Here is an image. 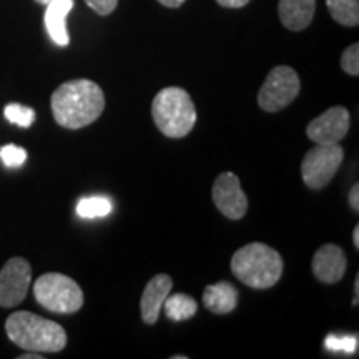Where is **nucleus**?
Listing matches in <instances>:
<instances>
[{
	"mask_svg": "<svg viewBox=\"0 0 359 359\" xmlns=\"http://www.w3.org/2000/svg\"><path fill=\"white\" fill-rule=\"evenodd\" d=\"M163 308L167 318L172 321H187L198 311V304L195 299L183 293L168 294L163 302Z\"/></svg>",
	"mask_w": 359,
	"mask_h": 359,
	"instance_id": "dca6fc26",
	"label": "nucleus"
},
{
	"mask_svg": "<svg viewBox=\"0 0 359 359\" xmlns=\"http://www.w3.org/2000/svg\"><path fill=\"white\" fill-rule=\"evenodd\" d=\"M172 286L173 281L168 275H156L148 281L140 302V313L147 325H155L158 321L163 302L172 291Z\"/></svg>",
	"mask_w": 359,
	"mask_h": 359,
	"instance_id": "f8f14e48",
	"label": "nucleus"
},
{
	"mask_svg": "<svg viewBox=\"0 0 359 359\" xmlns=\"http://www.w3.org/2000/svg\"><path fill=\"white\" fill-rule=\"evenodd\" d=\"M353 243L356 248H359V226L358 224L354 226V231H353Z\"/></svg>",
	"mask_w": 359,
	"mask_h": 359,
	"instance_id": "bb28decb",
	"label": "nucleus"
},
{
	"mask_svg": "<svg viewBox=\"0 0 359 359\" xmlns=\"http://www.w3.org/2000/svg\"><path fill=\"white\" fill-rule=\"evenodd\" d=\"M158 2L161 4V6H165L168 8H178V7H182L187 0H158Z\"/></svg>",
	"mask_w": 359,
	"mask_h": 359,
	"instance_id": "a878e982",
	"label": "nucleus"
},
{
	"mask_svg": "<svg viewBox=\"0 0 359 359\" xmlns=\"http://www.w3.org/2000/svg\"><path fill=\"white\" fill-rule=\"evenodd\" d=\"M212 196L218 212L230 219H241L248 210V198L241 188L240 178L233 172L218 175L213 183Z\"/></svg>",
	"mask_w": 359,
	"mask_h": 359,
	"instance_id": "1a4fd4ad",
	"label": "nucleus"
},
{
	"mask_svg": "<svg viewBox=\"0 0 359 359\" xmlns=\"http://www.w3.org/2000/svg\"><path fill=\"white\" fill-rule=\"evenodd\" d=\"M358 296H359V276H356V283H354V302H353L354 306L358 304Z\"/></svg>",
	"mask_w": 359,
	"mask_h": 359,
	"instance_id": "cd10ccee",
	"label": "nucleus"
},
{
	"mask_svg": "<svg viewBox=\"0 0 359 359\" xmlns=\"http://www.w3.org/2000/svg\"><path fill=\"white\" fill-rule=\"evenodd\" d=\"M299 90H302V82H299L298 74L291 67H275L268 74L263 87L259 88V109L268 114L286 109L299 95Z\"/></svg>",
	"mask_w": 359,
	"mask_h": 359,
	"instance_id": "423d86ee",
	"label": "nucleus"
},
{
	"mask_svg": "<svg viewBox=\"0 0 359 359\" xmlns=\"http://www.w3.org/2000/svg\"><path fill=\"white\" fill-rule=\"evenodd\" d=\"M34 296L40 306L57 314L77 313L83 306V291L77 281L62 273H47L34 283Z\"/></svg>",
	"mask_w": 359,
	"mask_h": 359,
	"instance_id": "39448f33",
	"label": "nucleus"
},
{
	"mask_svg": "<svg viewBox=\"0 0 359 359\" xmlns=\"http://www.w3.org/2000/svg\"><path fill=\"white\" fill-rule=\"evenodd\" d=\"M314 276L326 285H334L343 280L348 268L346 253L338 245H323L314 255L311 263Z\"/></svg>",
	"mask_w": 359,
	"mask_h": 359,
	"instance_id": "9b49d317",
	"label": "nucleus"
},
{
	"mask_svg": "<svg viewBox=\"0 0 359 359\" xmlns=\"http://www.w3.org/2000/svg\"><path fill=\"white\" fill-rule=\"evenodd\" d=\"M326 7L334 22L344 27L359 25V2L358 0H326Z\"/></svg>",
	"mask_w": 359,
	"mask_h": 359,
	"instance_id": "f3484780",
	"label": "nucleus"
},
{
	"mask_svg": "<svg viewBox=\"0 0 359 359\" xmlns=\"http://www.w3.org/2000/svg\"><path fill=\"white\" fill-rule=\"evenodd\" d=\"M203 303L215 314L231 313L238 304V291L228 281L215 283L205 288Z\"/></svg>",
	"mask_w": 359,
	"mask_h": 359,
	"instance_id": "2eb2a0df",
	"label": "nucleus"
},
{
	"mask_svg": "<svg viewBox=\"0 0 359 359\" xmlns=\"http://www.w3.org/2000/svg\"><path fill=\"white\" fill-rule=\"evenodd\" d=\"M154 122L168 138H183L196 123V109L190 93L180 87L160 90L151 103Z\"/></svg>",
	"mask_w": 359,
	"mask_h": 359,
	"instance_id": "20e7f679",
	"label": "nucleus"
},
{
	"mask_svg": "<svg viewBox=\"0 0 359 359\" xmlns=\"http://www.w3.org/2000/svg\"><path fill=\"white\" fill-rule=\"evenodd\" d=\"M0 160L8 168H19L25 163L27 151L19 145H6L0 148Z\"/></svg>",
	"mask_w": 359,
	"mask_h": 359,
	"instance_id": "412c9836",
	"label": "nucleus"
},
{
	"mask_svg": "<svg viewBox=\"0 0 359 359\" xmlns=\"http://www.w3.org/2000/svg\"><path fill=\"white\" fill-rule=\"evenodd\" d=\"M32 281V268L27 259L11 258L0 269V306L15 308L25 299Z\"/></svg>",
	"mask_w": 359,
	"mask_h": 359,
	"instance_id": "6e6552de",
	"label": "nucleus"
},
{
	"mask_svg": "<svg viewBox=\"0 0 359 359\" xmlns=\"http://www.w3.org/2000/svg\"><path fill=\"white\" fill-rule=\"evenodd\" d=\"M341 67L351 77H358L359 75V45L353 43L349 45L346 50L341 55Z\"/></svg>",
	"mask_w": 359,
	"mask_h": 359,
	"instance_id": "4be33fe9",
	"label": "nucleus"
},
{
	"mask_svg": "<svg viewBox=\"0 0 359 359\" xmlns=\"http://www.w3.org/2000/svg\"><path fill=\"white\" fill-rule=\"evenodd\" d=\"M4 115L8 122L19 127H30L35 122V111L30 107H24L20 103H8L4 110Z\"/></svg>",
	"mask_w": 359,
	"mask_h": 359,
	"instance_id": "6ab92c4d",
	"label": "nucleus"
},
{
	"mask_svg": "<svg viewBox=\"0 0 359 359\" xmlns=\"http://www.w3.org/2000/svg\"><path fill=\"white\" fill-rule=\"evenodd\" d=\"M85 4L98 15H110L118 6V0H85Z\"/></svg>",
	"mask_w": 359,
	"mask_h": 359,
	"instance_id": "5701e85b",
	"label": "nucleus"
},
{
	"mask_svg": "<svg viewBox=\"0 0 359 359\" xmlns=\"http://www.w3.org/2000/svg\"><path fill=\"white\" fill-rule=\"evenodd\" d=\"M50 105L60 127L79 130L98 120L105 109V95L95 82L77 79L62 83L53 92Z\"/></svg>",
	"mask_w": 359,
	"mask_h": 359,
	"instance_id": "f257e3e1",
	"label": "nucleus"
},
{
	"mask_svg": "<svg viewBox=\"0 0 359 359\" xmlns=\"http://www.w3.org/2000/svg\"><path fill=\"white\" fill-rule=\"evenodd\" d=\"M43 356L42 354H24V356H20V359H42Z\"/></svg>",
	"mask_w": 359,
	"mask_h": 359,
	"instance_id": "c85d7f7f",
	"label": "nucleus"
},
{
	"mask_svg": "<svg viewBox=\"0 0 359 359\" xmlns=\"http://www.w3.org/2000/svg\"><path fill=\"white\" fill-rule=\"evenodd\" d=\"M314 11H316V0H280L278 4L281 24L293 32L304 30L311 24Z\"/></svg>",
	"mask_w": 359,
	"mask_h": 359,
	"instance_id": "4468645a",
	"label": "nucleus"
},
{
	"mask_svg": "<svg viewBox=\"0 0 359 359\" xmlns=\"http://www.w3.org/2000/svg\"><path fill=\"white\" fill-rule=\"evenodd\" d=\"M283 268L281 255L264 243L241 246L231 258L233 275L253 290L275 286L283 275Z\"/></svg>",
	"mask_w": 359,
	"mask_h": 359,
	"instance_id": "7ed1b4c3",
	"label": "nucleus"
},
{
	"mask_svg": "<svg viewBox=\"0 0 359 359\" xmlns=\"http://www.w3.org/2000/svg\"><path fill=\"white\" fill-rule=\"evenodd\" d=\"M111 208H114V205L107 196H87V198L79 201L77 215L83 219L102 218L110 215Z\"/></svg>",
	"mask_w": 359,
	"mask_h": 359,
	"instance_id": "a211bd4d",
	"label": "nucleus"
},
{
	"mask_svg": "<svg viewBox=\"0 0 359 359\" xmlns=\"http://www.w3.org/2000/svg\"><path fill=\"white\" fill-rule=\"evenodd\" d=\"M217 2L222 7H226V8H241L245 7L250 0H217Z\"/></svg>",
	"mask_w": 359,
	"mask_h": 359,
	"instance_id": "393cba45",
	"label": "nucleus"
},
{
	"mask_svg": "<svg viewBox=\"0 0 359 359\" xmlns=\"http://www.w3.org/2000/svg\"><path fill=\"white\" fill-rule=\"evenodd\" d=\"M45 29L48 37L58 47H67L70 43V35L67 30V17L75 7V0H52L45 6Z\"/></svg>",
	"mask_w": 359,
	"mask_h": 359,
	"instance_id": "ddd939ff",
	"label": "nucleus"
},
{
	"mask_svg": "<svg viewBox=\"0 0 359 359\" xmlns=\"http://www.w3.org/2000/svg\"><path fill=\"white\" fill-rule=\"evenodd\" d=\"M349 206H351L354 213L359 212V185L358 183H354L351 191H349Z\"/></svg>",
	"mask_w": 359,
	"mask_h": 359,
	"instance_id": "b1692460",
	"label": "nucleus"
},
{
	"mask_svg": "<svg viewBox=\"0 0 359 359\" xmlns=\"http://www.w3.org/2000/svg\"><path fill=\"white\" fill-rule=\"evenodd\" d=\"M349 123H351V116H349L348 109L333 107L316 116L313 122H309L306 128L308 138L314 143H321V145L339 143L349 132Z\"/></svg>",
	"mask_w": 359,
	"mask_h": 359,
	"instance_id": "9d476101",
	"label": "nucleus"
},
{
	"mask_svg": "<svg viewBox=\"0 0 359 359\" xmlns=\"http://www.w3.org/2000/svg\"><path fill=\"white\" fill-rule=\"evenodd\" d=\"M344 158V150L339 143L321 145L316 143L308 151L302 163V175L304 185L311 190H321L334 178Z\"/></svg>",
	"mask_w": 359,
	"mask_h": 359,
	"instance_id": "0eeeda50",
	"label": "nucleus"
},
{
	"mask_svg": "<svg viewBox=\"0 0 359 359\" xmlns=\"http://www.w3.org/2000/svg\"><path fill=\"white\" fill-rule=\"evenodd\" d=\"M6 333L13 344L25 351L58 353L67 346L64 327L29 311L11 314L6 321Z\"/></svg>",
	"mask_w": 359,
	"mask_h": 359,
	"instance_id": "f03ea898",
	"label": "nucleus"
},
{
	"mask_svg": "<svg viewBox=\"0 0 359 359\" xmlns=\"http://www.w3.org/2000/svg\"><path fill=\"white\" fill-rule=\"evenodd\" d=\"M37 4H42V6H47L48 2H52V0H35Z\"/></svg>",
	"mask_w": 359,
	"mask_h": 359,
	"instance_id": "c756f323",
	"label": "nucleus"
},
{
	"mask_svg": "<svg viewBox=\"0 0 359 359\" xmlns=\"http://www.w3.org/2000/svg\"><path fill=\"white\" fill-rule=\"evenodd\" d=\"M325 346L327 351L331 353H344V354H353L358 349V336H336L330 334L326 336Z\"/></svg>",
	"mask_w": 359,
	"mask_h": 359,
	"instance_id": "aec40b11",
	"label": "nucleus"
}]
</instances>
